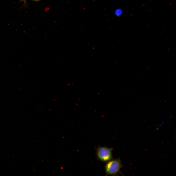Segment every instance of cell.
I'll return each mask as SVG.
<instances>
[{
	"label": "cell",
	"instance_id": "obj_5",
	"mask_svg": "<svg viewBox=\"0 0 176 176\" xmlns=\"http://www.w3.org/2000/svg\"><path fill=\"white\" fill-rule=\"evenodd\" d=\"M33 0V1H39L40 0Z\"/></svg>",
	"mask_w": 176,
	"mask_h": 176
},
{
	"label": "cell",
	"instance_id": "obj_2",
	"mask_svg": "<svg viewBox=\"0 0 176 176\" xmlns=\"http://www.w3.org/2000/svg\"><path fill=\"white\" fill-rule=\"evenodd\" d=\"M96 154L98 159L106 162L113 159V148L105 146H99L96 149Z\"/></svg>",
	"mask_w": 176,
	"mask_h": 176
},
{
	"label": "cell",
	"instance_id": "obj_1",
	"mask_svg": "<svg viewBox=\"0 0 176 176\" xmlns=\"http://www.w3.org/2000/svg\"><path fill=\"white\" fill-rule=\"evenodd\" d=\"M123 167L120 158L113 159L106 162L104 167L106 175L116 176L120 173Z\"/></svg>",
	"mask_w": 176,
	"mask_h": 176
},
{
	"label": "cell",
	"instance_id": "obj_4",
	"mask_svg": "<svg viewBox=\"0 0 176 176\" xmlns=\"http://www.w3.org/2000/svg\"><path fill=\"white\" fill-rule=\"evenodd\" d=\"M22 1H23L24 2H26V0H21Z\"/></svg>",
	"mask_w": 176,
	"mask_h": 176
},
{
	"label": "cell",
	"instance_id": "obj_3",
	"mask_svg": "<svg viewBox=\"0 0 176 176\" xmlns=\"http://www.w3.org/2000/svg\"><path fill=\"white\" fill-rule=\"evenodd\" d=\"M115 14L117 16H120L122 14V10L120 9H117L115 11Z\"/></svg>",
	"mask_w": 176,
	"mask_h": 176
}]
</instances>
